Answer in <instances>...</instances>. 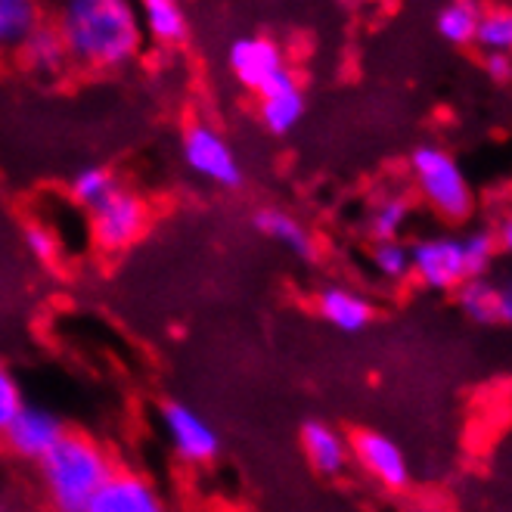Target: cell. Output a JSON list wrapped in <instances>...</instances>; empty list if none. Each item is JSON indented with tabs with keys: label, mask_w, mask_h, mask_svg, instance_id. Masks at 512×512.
Returning <instances> with one entry per match:
<instances>
[{
	"label": "cell",
	"mask_w": 512,
	"mask_h": 512,
	"mask_svg": "<svg viewBox=\"0 0 512 512\" xmlns=\"http://www.w3.org/2000/svg\"><path fill=\"white\" fill-rule=\"evenodd\" d=\"M56 32L69 63L97 72L128 66L143 47L140 13L128 0H69L59 7Z\"/></svg>",
	"instance_id": "1"
},
{
	"label": "cell",
	"mask_w": 512,
	"mask_h": 512,
	"mask_svg": "<svg viewBox=\"0 0 512 512\" xmlns=\"http://www.w3.org/2000/svg\"><path fill=\"white\" fill-rule=\"evenodd\" d=\"M115 472V460L97 438L66 432L38 463V485L50 512H87L90 500Z\"/></svg>",
	"instance_id": "2"
},
{
	"label": "cell",
	"mask_w": 512,
	"mask_h": 512,
	"mask_svg": "<svg viewBox=\"0 0 512 512\" xmlns=\"http://www.w3.org/2000/svg\"><path fill=\"white\" fill-rule=\"evenodd\" d=\"M410 171L416 180L419 196L426 199L432 212L450 224H463L472 208H475V193L463 171V165L441 146L423 143L413 149L410 156Z\"/></svg>",
	"instance_id": "3"
},
{
	"label": "cell",
	"mask_w": 512,
	"mask_h": 512,
	"mask_svg": "<svg viewBox=\"0 0 512 512\" xmlns=\"http://www.w3.org/2000/svg\"><path fill=\"white\" fill-rule=\"evenodd\" d=\"M180 156H184V165L196 177L208 180V184L224 187V190L243 184V165H239L227 137L212 125L193 122L184 131V140H180Z\"/></svg>",
	"instance_id": "4"
},
{
	"label": "cell",
	"mask_w": 512,
	"mask_h": 512,
	"mask_svg": "<svg viewBox=\"0 0 512 512\" xmlns=\"http://www.w3.org/2000/svg\"><path fill=\"white\" fill-rule=\"evenodd\" d=\"M149 221V205L140 193L122 187L90 212V239L103 252H122L134 246Z\"/></svg>",
	"instance_id": "5"
},
{
	"label": "cell",
	"mask_w": 512,
	"mask_h": 512,
	"mask_svg": "<svg viewBox=\"0 0 512 512\" xmlns=\"http://www.w3.org/2000/svg\"><path fill=\"white\" fill-rule=\"evenodd\" d=\"M159 423L174 450V457H180L184 463L202 466V463H212L221 454V435L190 404L165 401L159 407Z\"/></svg>",
	"instance_id": "6"
},
{
	"label": "cell",
	"mask_w": 512,
	"mask_h": 512,
	"mask_svg": "<svg viewBox=\"0 0 512 512\" xmlns=\"http://www.w3.org/2000/svg\"><path fill=\"white\" fill-rule=\"evenodd\" d=\"M410 277L435 292L460 289L469 274L463 261V246L457 236H423L410 246Z\"/></svg>",
	"instance_id": "7"
},
{
	"label": "cell",
	"mask_w": 512,
	"mask_h": 512,
	"mask_svg": "<svg viewBox=\"0 0 512 512\" xmlns=\"http://www.w3.org/2000/svg\"><path fill=\"white\" fill-rule=\"evenodd\" d=\"M66 423L63 416L41 407V404H28L13 416V423L0 432V438H4V450H10V454L22 463H41L50 450L63 441L66 435Z\"/></svg>",
	"instance_id": "8"
},
{
	"label": "cell",
	"mask_w": 512,
	"mask_h": 512,
	"mask_svg": "<svg viewBox=\"0 0 512 512\" xmlns=\"http://www.w3.org/2000/svg\"><path fill=\"white\" fill-rule=\"evenodd\" d=\"M227 66L236 75V81L255 90V94H261V90H267L289 72L280 44L264 35L236 38L227 50Z\"/></svg>",
	"instance_id": "9"
},
{
	"label": "cell",
	"mask_w": 512,
	"mask_h": 512,
	"mask_svg": "<svg viewBox=\"0 0 512 512\" xmlns=\"http://www.w3.org/2000/svg\"><path fill=\"white\" fill-rule=\"evenodd\" d=\"M87 512H171V506L153 478H146L137 469L115 466L109 481L90 500Z\"/></svg>",
	"instance_id": "10"
},
{
	"label": "cell",
	"mask_w": 512,
	"mask_h": 512,
	"mask_svg": "<svg viewBox=\"0 0 512 512\" xmlns=\"http://www.w3.org/2000/svg\"><path fill=\"white\" fill-rule=\"evenodd\" d=\"M351 457L354 463L364 469L370 478H376L382 488L401 491L410 481V463L404 457V450L382 432H357L351 438Z\"/></svg>",
	"instance_id": "11"
},
{
	"label": "cell",
	"mask_w": 512,
	"mask_h": 512,
	"mask_svg": "<svg viewBox=\"0 0 512 512\" xmlns=\"http://www.w3.org/2000/svg\"><path fill=\"white\" fill-rule=\"evenodd\" d=\"M301 454L317 475H342L351 463V441L323 419H308L298 432Z\"/></svg>",
	"instance_id": "12"
},
{
	"label": "cell",
	"mask_w": 512,
	"mask_h": 512,
	"mask_svg": "<svg viewBox=\"0 0 512 512\" xmlns=\"http://www.w3.org/2000/svg\"><path fill=\"white\" fill-rule=\"evenodd\" d=\"M258 112L261 122L270 134H289L301 118H305V90L295 81L292 72H286L280 81H274L258 94Z\"/></svg>",
	"instance_id": "13"
},
{
	"label": "cell",
	"mask_w": 512,
	"mask_h": 512,
	"mask_svg": "<svg viewBox=\"0 0 512 512\" xmlns=\"http://www.w3.org/2000/svg\"><path fill=\"white\" fill-rule=\"evenodd\" d=\"M317 314L329 326H336L339 333H360L373 320V305L364 295H357L345 286H326L317 295Z\"/></svg>",
	"instance_id": "14"
},
{
	"label": "cell",
	"mask_w": 512,
	"mask_h": 512,
	"mask_svg": "<svg viewBox=\"0 0 512 512\" xmlns=\"http://www.w3.org/2000/svg\"><path fill=\"white\" fill-rule=\"evenodd\" d=\"M137 13L140 28L162 47H177L190 35V16L177 0H143Z\"/></svg>",
	"instance_id": "15"
},
{
	"label": "cell",
	"mask_w": 512,
	"mask_h": 512,
	"mask_svg": "<svg viewBox=\"0 0 512 512\" xmlns=\"http://www.w3.org/2000/svg\"><path fill=\"white\" fill-rule=\"evenodd\" d=\"M19 56H22V63L38 75H59L69 66V53H66L63 38L56 32V25H44V22L35 28V35L19 47Z\"/></svg>",
	"instance_id": "16"
},
{
	"label": "cell",
	"mask_w": 512,
	"mask_h": 512,
	"mask_svg": "<svg viewBox=\"0 0 512 512\" xmlns=\"http://www.w3.org/2000/svg\"><path fill=\"white\" fill-rule=\"evenodd\" d=\"M255 227L267 239H274L277 246L289 249L298 258H314V252H317L311 230L301 224V221H295L292 215L280 212V208H267V212H258L255 215Z\"/></svg>",
	"instance_id": "17"
},
{
	"label": "cell",
	"mask_w": 512,
	"mask_h": 512,
	"mask_svg": "<svg viewBox=\"0 0 512 512\" xmlns=\"http://www.w3.org/2000/svg\"><path fill=\"white\" fill-rule=\"evenodd\" d=\"M41 25V7L32 0H0V50H19Z\"/></svg>",
	"instance_id": "18"
},
{
	"label": "cell",
	"mask_w": 512,
	"mask_h": 512,
	"mask_svg": "<svg viewBox=\"0 0 512 512\" xmlns=\"http://www.w3.org/2000/svg\"><path fill=\"white\" fill-rule=\"evenodd\" d=\"M125 184L118 180V174L106 165H90V168H81L75 177H72V199L87 208V212H94L97 205H103L112 193H118Z\"/></svg>",
	"instance_id": "19"
},
{
	"label": "cell",
	"mask_w": 512,
	"mask_h": 512,
	"mask_svg": "<svg viewBox=\"0 0 512 512\" xmlns=\"http://www.w3.org/2000/svg\"><path fill=\"white\" fill-rule=\"evenodd\" d=\"M478 19H481V7L478 4H469V0H454V4H444L438 10L435 28H438V35L447 44L466 47V44H475Z\"/></svg>",
	"instance_id": "20"
},
{
	"label": "cell",
	"mask_w": 512,
	"mask_h": 512,
	"mask_svg": "<svg viewBox=\"0 0 512 512\" xmlns=\"http://www.w3.org/2000/svg\"><path fill=\"white\" fill-rule=\"evenodd\" d=\"M407 221H410V199L401 193H388L373 205V212H370V236L376 243L401 239Z\"/></svg>",
	"instance_id": "21"
},
{
	"label": "cell",
	"mask_w": 512,
	"mask_h": 512,
	"mask_svg": "<svg viewBox=\"0 0 512 512\" xmlns=\"http://www.w3.org/2000/svg\"><path fill=\"white\" fill-rule=\"evenodd\" d=\"M457 301L460 311L472 320V323H500V305H497V283L478 277V280H466L457 289Z\"/></svg>",
	"instance_id": "22"
},
{
	"label": "cell",
	"mask_w": 512,
	"mask_h": 512,
	"mask_svg": "<svg viewBox=\"0 0 512 512\" xmlns=\"http://www.w3.org/2000/svg\"><path fill=\"white\" fill-rule=\"evenodd\" d=\"M475 47L485 53H506L512 56V7H488L481 10Z\"/></svg>",
	"instance_id": "23"
},
{
	"label": "cell",
	"mask_w": 512,
	"mask_h": 512,
	"mask_svg": "<svg viewBox=\"0 0 512 512\" xmlns=\"http://www.w3.org/2000/svg\"><path fill=\"white\" fill-rule=\"evenodd\" d=\"M370 264L373 270L388 280V283H401L410 277V246H404L401 239H388V243H373L370 249Z\"/></svg>",
	"instance_id": "24"
},
{
	"label": "cell",
	"mask_w": 512,
	"mask_h": 512,
	"mask_svg": "<svg viewBox=\"0 0 512 512\" xmlns=\"http://www.w3.org/2000/svg\"><path fill=\"white\" fill-rule=\"evenodd\" d=\"M460 246H463V261H466L469 280L485 277L494 264V258H497V252H500L494 230H472L460 239Z\"/></svg>",
	"instance_id": "25"
},
{
	"label": "cell",
	"mask_w": 512,
	"mask_h": 512,
	"mask_svg": "<svg viewBox=\"0 0 512 512\" xmlns=\"http://www.w3.org/2000/svg\"><path fill=\"white\" fill-rule=\"evenodd\" d=\"M22 407H25V395H22V385H19L16 373L0 364V432L13 423V416Z\"/></svg>",
	"instance_id": "26"
},
{
	"label": "cell",
	"mask_w": 512,
	"mask_h": 512,
	"mask_svg": "<svg viewBox=\"0 0 512 512\" xmlns=\"http://www.w3.org/2000/svg\"><path fill=\"white\" fill-rule=\"evenodd\" d=\"M22 239H25V249L32 258H38V261H53L56 258V236H53V230L47 224L32 221L25 227Z\"/></svg>",
	"instance_id": "27"
},
{
	"label": "cell",
	"mask_w": 512,
	"mask_h": 512,
	"mask_svg": "<svg viewBox=\"0 0 512 512\" xmlns=\"http://www.w3.org/2000/svg\"><path fill=\"white\" fill-rule=\"evenodd\" d=\"M485 75L497 84L512 81V56L506 53H485Z\"/></svg>",
	"instance_id": "28"
},
{
	"label": "cell",
	"mask_w": 512,
	"mask_h": 512,
	"mask_svg": "<svg viewBox=\"0 0 512 512\" xmlns=\"http://www.w3.org/2000/svg\"><path fill=\"white\" fill-rule=\"evenodd\" d=\"M497 305H500V323H512V270L497 283Z\"/></svg>",
	"instance_id": "29"
},
{
	"label": "cell",
	"mask_w": 512,
	"mask_h": 512,
	"mask_svg": "<svg viewBox=\"0 0 512 512\" xmlns=\"http://www.w3.org/2000/svg\"><path fill=\"white\" fill-rule=\"evenodd\" d=\"M494 236H497V249L506 252V255H512V215H506V218L497 224Z\"/></svg>",
	"instance_id": "30"
},
{
	"label": "cell",
	"mask_w": 512,
	"mask_h": 512,
	"mask_svg": "<svg viewBox=\"0 0 512 512\" xmlns=\"http://www.w3.org/2000/svg\"><path fill=\"white\" fill-rule=\"evenodd\" d=\"M0 454H4V438H0Z\"/></svg>",
	"instance_id": "31"
}]
</instances>
